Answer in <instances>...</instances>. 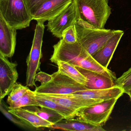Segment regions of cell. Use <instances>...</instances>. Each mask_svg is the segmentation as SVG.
I'll return each mask as SVG.
<instances>
[{
    "instance_id": "1",
    "label": "cell",
    "mask_w": 131,
    "mask_h": 131,
    "mask_svg": "<svg viewBox=\"0 0 131 131\" xmlns=\"http://www.w3.org/2000/svg\"><path fill=\"white\" fill-rule=\"evenodd\" d=\"M53 52L50 60L56 64L58 61L69 63L76 67L98 72L116 79L115 73L100 65L78 42L73 43L66 42L62 39L53 46Z\"/></svg>"
},
{
    "instance_id": "14",
    "label": "cell",
    "mask_w": 131,
    "mask_h": 131,
    "mask_svg": "<svg viewBox=\"0 0 131 131\" xmlns=\"http://www.w3.org/2000/svg\"><path fill=\"white\" fill-rule=\"evenodd\" d=\"M124 93V91L121 88L115 85L108 89H87L76 92L72 94L80 98L103 101L113 98L119 99Z\"/></svg>"
},
{
    "instance_id": "9",
    "label": "cell",
    "mask_w": 131,
    "mask_h": 131,
    "mask_svg": "<svg viewBox=\"0 0 131 131\" xmlns=\"http://www.w3.org/2000/svg\"><path fill=\"white\" fill-rule=\"evenodd\" d=\"M17 63L0 53V100L9 95L19 77Z\"/></svg>"
},
{
    "instance_id": "23",
    "label": "cell",
    "mask_w": 131,
    "mask_h": 131,
    "mask_svg": "<svg viewBox=\"0 0 131 131\" xmlns=\"http://www.w3.org/2000/svg\"><path fill=\"white\" fill-rule=\"evenodd\" d=\"M29 89L27 86L16 83L8 95L7 103L9 105L20 99Z\"/></svg>"
},
{
    "instance_id": "29",
    "label": "cell",
    "mask_w": 131,
    "mask_h": 131,
    "mask_svg": "<svg viewBox=\"0 0 131 131\" xmlns=\"http://www.w3.org/2000/svg\"></svg>"
},
{
    "instance_id": "25",
    "label": "cell",
    "mask_w": 131,
    "mask_h": 131,
    "mask_svg": "<svg viewBox=\"0 0 131 131\" xmlns=\"http://www.w3.org/2000/svg\"><path fill=\"white\" fill-rule=\"evenodd\" d=\"M62 39L68 43H73L77 42L75 25H72L65 30L63 32Z\"/></svg>"
},
{
    "instance_id": "24",
    "label": "cell",
    "mask_w": 131,
    "mask_h": 131,
    "mask_svg": "<svg viewBox=\"0 0 131 131\" xmlns=\"http://www.w3.org/2000/svg\"><path fill=\"white\" fill-rule=\"evenodd\" d=\"M115 85L118 86L126 93L131 89V67L120 77L115 80Z\"/></svg>"
},
{
    "instance_id": "8",
    "label": "cell",
    "mask_w": 131,
    "mask_h": 131,
    "mask_svg": "<svg viewBox=\"0 0 131 131\" xmlns=\"http://www.w3.org/2000/svg\"><path fill=\"white\" fill-rule=\"evenodd\" d=\"M80 19L75 0H72L69 4L52 19L49 20L47 30L54 36L62 38L63 32L65 30L72 25Z\"/></svg>"
},
{
    "instance_id": "21",
    "label": "cell",
    "mask_w": 131,
    "mask_h": 131,
    "mask_svg": "<svg viewBox=\"0 0 131 131\" xmlns=\"http://www.w3.org/2000/svg\"><path fill=\"white\" fill-rule=\"evenodd\" d=\"M0 110L4 115L15 125L22 128L27 130H32L35 128L26 120L16 116L9 111V107L6 105L3 100H0Z\"/></svg>"
},
{
    "instance_id": "16",
    "label": "cell",
    "mask_w": 131,
    "mask_h": 131,
    "mask_svg": "<svg viewBox=\"0 0 131 131\" xmlns=\"http://www.w3.org/2000/svg\"><path fill=\"white\" fill-rule=\"evenodd\" d=\"M51 128L64 131H105L102 126L94 125L78 118L62 119L53 125Z\"/></svg>"
},
{
    "instance_id": "4",
    "label": "cell",
    "mask_w": 131,
    "mask_h": 131,
    "mask_svg": "<svg viewBox=\"0 0 131 131\" xmlns=\"http://www.w3.org/2000/svg\"><path fill=\"white\" fill-rule=\"evenodd\" d=\"M0 16L17 30L29 27L33 20L24 0H0Z\"/></svg>"
},
{
    "instance_id": "10",
    "label": "cell",
    "mask_w": 131,
    "mask_h": 131,
    "mask_svg": "<svg viewBox=\"0 0 131 131\" xmlns=\"http://www.w3.org/2000/svg\"><path fill=\"white\" fill-rule=\"evenodd\" d=\"M39 94L58 103L78 114L83 109L102 102L96 100L80 98L72 94L65 95Z\"/></svg>"
},
{
    "instance_id": "2",
    "label": "cell",
    "mask_w": 131,
    "mask_h": 131,
    "mask_svg": "<svg viewBox=\"0 0 131 131\" xmlns=\"http://www.w3.org/2000/svg\"><path fill=\"white\" fill-rule=\"evenodd\" d=\"M80 19L93 28L104 29L111 14L108 0H75Z\"/></svg>"
},
{
    "instance_id": "27",
    "label": "cell",
    "mask_w": 131,
    "mask_h": 131,
    "mask_svg": "<svg viewBox=\"0 0 131 131\" xmlns=\"http://www.w3.org/2000/svg\"><path fill=\"white\" fill-rule=\"evenodd\" d=\"M35 79L36 82H40L41 85H42L50 82L52 79V75H49L48 73L40 71L36 74Z\"/></svg>"
},
{
    "instance_id": "15",
    "label": "cell",
    "mask_w": 131,
    "mask_h": 131,
    "mask_svg": "<svg viewBox=\"0 0 131 131\" xmlns=\"http://www.w3.org/2000/svg\"><path fill=\"white\" fill-rule=\"evenodd\" d=\"M88 79L86 87L89 89H108L115 85L114 80L104 74L95 71L76 67Z\"/></svg>"
},
{
    "instance_id": "7",
    "label": "cell",
    "mask_w": 131,
    "mask_h": 131,
    "mask_svg": "<svg viewBox=\"0 0 131 131\" xmlns=\"http://www.w3.org/2000/svg\"><path fill=\"white\" fill-rule=\"evenodd\" d=\"M118 99L104 100L84 108L79 112L77 117L94 125L102 126L109 118Z\"/></svg>"
},
{
    "instance_id": "26",
    "label": "cell",
    "mask_w": 131,
    "mask_h": 131,
    "mask_svg": "<svg viewBox=\"0 0 131 131\" xmlns=\"http://www.w3.org/2000/svg\"><path fill=\"white\" fill-rule=\"evenodd\" d=\"M28 10L32 16L39 7L47 0H24Z\"/></svg>"
},
{
    "instance_id": "17",
    "label": "cell",
    "mask_w": 131,
    "mask_h": 131,
    "mask_svg": "<svg viewBox=\"0 0 131 131\" xmlns=\"http://www.w3.org/2000/svg\"><path fill=\"white\" fill-rule=\"evenodd\" d=\"M9 111L16 116L26 120L36 128H51L53 124L40 117L34 112L25 108L9 109Z\"/></svg>"
},
{
    "instance_id": "22",
    "label": "cell",
    "mask_w": 131,
    "mask_h": 131,
    "mask_svg": "<svg viewBox=\"0 0 131 131\" xmlns=\"http://www.w3.org/2000/svg\"><path fill=\"white\" fill-rule=\"evenodd\" d=\"M34 91L29 89L23 96L17 102L9 105V109L24 108L29 106H37L39 107L38 103L34 98Z\"/></svg>"
},
{
    "instance_id": "5",
    "label": "cell",
    "mask_w": 131,
    "mask_h": 131,
    "mask_svg": "<svg viewBox=\"0 0 131 131\" xmlns=\"http://www.w3.org/2000/svg\"><path fill=\"white\" fill-rule=\"evenodd\" d=\"M30 52L27 59V86H36L35 76L40 69V60L42 57V47L45 26L42 21H37Z\"/></svg>"
},
{
    "instance_id": "6",
    "label": "cell",
    "mask_w": 131,
    "mask_h": 131,
    "mask_svg": "<svg viewBox=\"0 0 131 131\" xmlns=\"http://www.w3.org/2000/svg\"><path fill=\"white\" fill-rule=\"evenodd\" d=\"M52 79L47 83L36 87L34 92L39 94L65 95L87 89L80 84L59 71L52 74Z\"/></svg>"
},
{
    "instance_id": "13",
    "label": "cell",
    "mask_w": 131,
    "mask_h": 131,
    "mask_svg": "<svg viewBox=\"0 0 131 131\" xmlns=\"http://www.w3.org/2000/svg\"><path fill=\"white\" fill-rule=\"evenodd\" d=\"M124 33L123 30H116L106 43L92 56L96 61L103 67L107 69Z\"/></svg>"
},
{
    "instance_id": "28",
    "label": "cell",
    "mask_w": 131,
    "mask_h": 131,
    "mask_svg": "<svg viewBox=\"0 0 131 131\" xmlns=\"http://www.w3.org/2000/svg\"><path fill=\"white\" fill-rule=\"evenodd\" d=\"M126 94H128L129 96V97H130V100L131 101V89H130L126 93Z\"/></svg>"
},
{
    "instance_id": "3",
    "label": "cell",
    "mask_w": 131,
    "mask_h": 131,
    "mask_svg": "<svg viewBox=\"0 0 131 131\" xmlns=\"http://www.w3.org/2000/svg\"><path fill=\"white\" fill-rule=\"evenodd\" d=\"M77 42L92 56L99 50L116 30L93 28L79 19L75 24Z\"/></svg>"
},
{
    "instance_id": "19",
    "label": "cell",
    "mask_w": 131,
    "mask_h": 131,
    "mask_svg": "<svg viewBox=\"0 0 131 131\" xmlns=\"http://www.w3.org/2000/svg\"><path fill=\"white\" fill-rule=\"evenodd\" d=\"M56 64L57 66L58 71L86 87L88 79L76 67L69 63L62 61H58Z\"/></svg>"
},
{
    "instance_id": "11",
    "label": "cell",
    "mask_w": 131,
    "mask_h": 131,
    "mask_svg": "<svg viewBox=\"0 0 131 131\" xmlns=\"http://www.w3.org/2000/svg\"><path fill=\"white\" fill-rule=\"evenodd\" d=\"M72 0H47L43 2L32 16V20L44 22L60 13Z\"/></svg>"
},
{
    "instance_id": "20",
    "label": "cell",
    "mask_w": 131,
    "mask_h": 131,
    "mask_svg": "<svg viewBox=\"0 0 131 131\" xmlns=\"http://www.w3.org/2000/svg\"><path fill=\"white\" fill-rule=\"evenodd\" d=\"M37 106H29L26 108L31 110L43 119L54 124L64 119V117L55 110L46 107L38 108Z\"/></svg>"
},
{
    "instance_id": "12",
    "label": "cell",
    "mask_w": 131,
    "mask_h": 131,
    "mask_svg": "<svg viewBox=\"0 0 131 131\" xmlns=\"http://www.w3.org/2000/svg\"><path fill=\"white\" fill-rule=\"evenodd\" d=\"M17 30L10 27L0 16V53L11 58L15 53Z\"/></svg>"
},
{
    "instance_id": "18",
    "label": "cell",
    "mask_w": 131,
    "mask_h": 131,
    "mask_svg": "<svg viewBox=\"0 0 131 131\" xmlns=\"http://www.w3.org/2000/svg\"><path fill=\"white\" fill-rule=\"evenodd\" d=\"M34 98L40 107H46L55 110L64 117L65 119H69L77 117L78 113L63 106L53 100L40 95L34 92Z\"/></svg>"
}]
</instances>
